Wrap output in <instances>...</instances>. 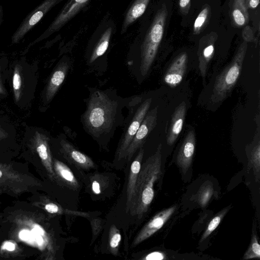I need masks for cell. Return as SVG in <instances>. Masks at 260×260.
<instances>
[{
  "instance_id": "d4e9b609",
  "label": "cell",
  "mask_w": 260,
  "mask_h": 260,
  "mask_svg": "<svg viewBox=\"0 0 260 260\" xmlns=\"http://www.w3.org/2000/svg\"><path fill=\"white\" fill-rule=\"evenodd\" d=\"M228 211V209L225 208L211 220L202 235L200 242L206 239L217 228Z\"/></svg>"
},
{
  "instance_id": "f35d334b",
  "label": "cell",
  "mask_w": 260,
  "mask_h": 260,
  "mask_svg": "<svg viewBox=\"0 0 260 260\" xmlns=\"http://www.w3.org/2000/svg\"><path fill=\"white\" fill-rule=\"evenodd\" d=\"M3 134H4V132L2 131V130L0 128V136L3 135Z\"/></svg>"
},
{
  "instance_id": "e575fe53",
  "label": "cell",
  "mask_w": 260,
  "mask_h": 260,
  "mask_svg": "<svg viewBox=\"0 0 260 260\" xmlns=\"http://www.w3.org/2000/svg\"><path fill=\"white\" fill-rule=\"evenodd\" d=\"M15 245L10 242H6L4 245V248L9 251L14 250L15 249Z\"/></svg>"
},
{
  "instance_id": "d6a6232c",
  "label": "cell",
  "mask_w": 260,
  "mask_h": 260,
  "mask_svg": "<svg viewBox=\"0 0 260 260\" xmlns=\"http://www.w3.org/2000/svg\"><path fill=\"white\" fill-rule=\"evenodd\" d=\"M20 238L23 240H28L31 237L30 233L27 230H23L19 234Z\"/></svg>"
},
{
  "instance_id": "6da1fadb",
  "label": "cell",
  "mask_w": 260,
  "mask_h": 260,
  "mask_svg": "<svg viewBox=\"0 0 260 260\" xmlns=\"http://www.w3.org/2000/svg\"><path fill=\"white\" fill-rule=\"evenodd\" d=\"M161 144L155 153L141 165L135 196L129 212L140 219L148 211L154 196V185L161 174Z\"/></svg>"
},
{
  "instance_id": "2e32d148",
  "label": "cell",
  "mask_w": 260,
  "mask_h": 260,
  "mask_svg": "<svg viewBox=\"0 0 260 260\" xmlns=\"http://www.w3.org/2000/svg\"><path fill=\"white\" fill-rule=\"evenodd\" d=\"M69 68V65L66 62L60 63L56 68L47 86L45 95L47 101L51 100L55 95L63 83Z\"/></svg>"
},
{
  "instance_id": "7c38bea8",
  "label": "cell",
  "mask_w": 260,
  "mask_h": 260,
  "mask_svg": "<svg viewBox=\"0 0 260 260\" xmlns=\"http://www.w3.org/2000/svg\"><path fill=\"white\" fill-rule=\"evenodd\" d=\"M60 144L62 153L71 163L85 170L94 167V162L90 157L77 150L68 141L62 140Z\"/></svg>"
},
{
  "instance_id": "8fae6325",
  "label": "cell",
  "mask_w": 260,
  "mask_h": 260,
  "mask_svg": "<svg viewBox=\"0 0 260 260\" xmlns=\"http://www.w3.org/2000/svg\"><path fill=\"white\" fill-rule=\"evenodd\" d=\"M143 155L144 149L141 147L138 154L131 165L126 187L125 207L126 213L129 212L130 206L135 196L137 181L141 168Z\"/></svg>"
},
{
  "instance_id": "277c9868",
  "label": "cell",
  "mask_w": 260,
  "mask_h": 260,
  "mask_svg": "<svg viewBox=\"0 0 260 260\" xmlns=\"http://www.w3.org/2000/svg\"><path fill=\"white\" fill-rule=\"evenodd\" d=\"M168 10L165 4L157 11L141 47L140 71L143 76L148 73L162 40Z\"/></svg>"
},
{
  "instance_id": "1f68e13d",
  "label": "cell",
  "mask_w": 260,
  "mask_h": 260,
  "mask_svg": "<svg viewBox=\"0 0 260 260\" xmlns=\"http://www.w3.org/2000/svg\"><path fill=\"white\" fill-rule=\"evenodd\" d=\"M92 189L93 192L96 194H99L101 193L100 185L97 181H93L92 182Z\"/></svg>"
},
{
  "instance_id": "d590c367",
  "label": "cell",
  "mask_w": 260,
  "mask_h": 260,
  "mask_svg": "<svg viewBox=\"0 0 260 260\" xmlns=\"http://www.w3.org/2000/svg\"><path fill=\"white\" fill-rule=\"evenodd\" d=\"M33 231L34 233L38 234H43V231L40 227H39L38 225H36Z\"/></svg>"
},
{
  "instance_id": "e0dca14e",
  "label": "cell",
  "mask_w": 260,
  "mask_h": 260,
  "mask_svg": "<svg viewBox=\"0 0 260 260\" xmlns=\"http://www.w3.org/2000/svg\"><path fill=\"white\" fill-rule=\"evenodd\" d=\"M231 10L232 20L235 26H242L248 22L246 0H232Z\"/></svg>"
},
{
  "instance_id": "ac0fdd59",
  "label": "cell",
  "mask_w": 260,
  "mask_h": 260,
  "mask_svg": "<svg viewBox=\"0 0 260 260\" xmlns=\"http://www.w3.org/2000/svg\"><path fill=\"white\" fill-rule=\"evenodd\" d=\"M150 0H136L128 11L122 25V32L141 17L146 10Z\"/></svg>"
},
{
  "instance_id": "7a4b0ae2",
  "label": "cell",
  "mask_w": 260,
  "mask_h": 260,
  "mask_svg": "<svg viewBox=\"0 0 260 260\" xmlns=\"http://www.w3.org/2000/svg\"><path fill=\"white\" fill-rule=\"evenodd\" d=\"M116 107L117 103L103 92H93L83 115L88 131L95 136L109 132L114 122Z\"/></svg>"
},
{
  "instance_id": "cb8c5ba5",
  "label": "cell",
  "mask_w": 260,
  "mask_h": 260,
  "mask_svg": "<svg viewBox=\"0 0 260 260\" xmlns=\"http://www.w3.org/2000/svg\"><path fill=\"white\" fill-rule=\"evenodd\" d=\"M121 238L119 230L114 225H112L109 230V243L111 252L114 255L117 254Z\"/></svg>"
},
{
  "instance_id": "d6986e66",
  "label": "cell",
  "mask_w": 260,
  "mask_h": 260,
  "mask_svg": "<svg viewBox=\"0 0 260 260\" xmlns=\"http://www.w3.org/2000/svg\"><path fill=\"white\" fill-rule=\"evenodd\" d=\"M54 167L57 174L65 185L74 189L79 187V183L72 170L63 162L56 160Z\"/></svg>"
},
{
  "instance_id": "44dd1931",
  "label": "cell",
  "mask_w": 260,
  "mask_h": 260,
  "mask_svg": "<svg viewBox=\"0 0 260 260\" xmlns=\"http://www.w3.org/2000/svg\"><path fill=\"white\" fill-rule=\"evenodd\" d=\"M35 137L36 140H37V142L38 144L37 147V151L39 155V156L43 160L47 162V164L49 165L50 168L52 171H53L52 170L51 167H50L51 158L48 145L47 138L38 132H36Z\"/></svg>"
},
{
  "instance_id": "30bf717a",
  "label": "cell",
  "mask_w": 260,
  "mask_h": 260,
  "mask_svg": "<svg viewBox=\"0 0 260 260\" xmlns=\"http://www.w3.org/2000/svg\"><path fill=\"white\" fill-rule=\"evenodd\" d=\"M188 56L185 52L178 55L167 70L164 81L171 87H175L182 80L186 72Z\"/></svg>"
},
{
  "instance_id": "5b68a950",
  "label": "cell",
  "mask_w": 260,
  "mask_h": 260,
  "mask_svg": "<svg viewBox=\"0 0 260 260\" xmlns=\"http://www.w3.org/2000/svg\"><path fill=\"white\" fill-rule=\"evenodd\" d=\"M157 113V107L148 111L124 153L123 158L130 160L136 151L142 147L147 137L156 125Z\"/></svg>"
},
{
  "instance_id": "7402d4cb",
  "label": "cell",
  "mask_w": 260,
  "mask_h": 260,
  "mask_svg": "<svg viewBox=\"0 0 260 260\" xmlns=\"http://www.w3.org/2000/svg\"><path fill=\"white\" fill-rule=\"evenodd\" d=\"M210 8L206 5L196 18L193 27V34H199L207 23L209 17Z\"/></svg>"
},
{
  "instance_id": "f546056e",
  "label": "cell",
  "mask_w": 260,
  "mask_h": 260,
  "mask_svg": "<svg viewBox=\"0 0 260 260\" xmlns=\"http://www.w3.org/2000/svg\"><path fill=\"white\" fill-rule=\"evenodd\" d=\"M191 0H179V7L180 13L186 15L190 7Z\"/></svg>"
},
{
  "instance_id": "484cf974",
  "label": "cell",
  "mask_w": 260,
  "mask_h": 260,
  "mask_svg": "<svg viewBox=\"0 0 260 260\" xmlns=\"http://www.w3.org/2000/svg\"><path fill=\"white\" fill-rule=\"evenodd\" d=\"M260 258V245L257 236L253 234L251 238L250 245L243 256V259Z\"/></svg>"
},
{
  "instance_id": "3957f363",
  "label": "cell",
  "mask_w": 260,
  "mask_h": 260,
  "mask_svg": "<svg viewBox=\"0 0 260 260\" xmlns=\"http://www.w3.org/2000/svg\"><path fill=\"white\" fill-rule=\"evenodd\" d=\"M247 49V42L239 46L230 63L217 77L211 94V100L218 103L224 100L231 92L240 75Z\"/></svg>"
},
{
  "instance_id": "52a82bcc",
  "label": "cell",
  "mask_w": 260,
  "mask_h": 260,
  "mask_svg": "<svg viewBox=\"0 0 260 260\" xmlns=\"http://www.w3.org/2000/svg\"><path fill=\"white\" fill-rule=\"evenodd\" d=\"M176 209V206H172L155 214L137 235L131 247L133 248L138 245L161 229L172 216Z\"/></svg>"
},
{
  "instance_id": "4fadbf2b",
  "label": "cell",
  "mask_w": 260,
  "mask_h": 260,
  "mask_svg": "<svg viewBox=\"0 0 260 260\" xmlns=\"http://www.w3.org/2000/svg\"><path fill=\"white\" fill-rule=\"evenodd\" d=\"M57 0H46L25 20L13 36V42H17L32 26L37 23L43 15L50 9Z\"/></svg>"
},
{
  "instance_id": "4dcf8cb0",
  "label": "cell",
  "mask_w": 260,
  "mask_h": 260,
  "mask_svg": "<svg viewBox=\"0 0 260 260\" xmlns=\"http://www.w3.org/2000/svg\"><path fill=\"white\" fill-rule=\"evenodd\" d=\"M165 258V255L162 252L154 251L147 255L144 259L147 260H161Z\"/></svg>"
},
{
  "instance_id": "4316f807",
  "label": "cell",
  "mask_w": 260,
  "mask_h": 260,
  "mask_svg": "<svg viewBox=\"0 0 260 260\" xmlns=\"http://www.w3.org/2000/svg\"><path fill=\"white\" fill-rule=\"evenodd\" d=\"M45 209L50 213H64L66 214H73L78 216H88L86 212L71 211L68 209H63L54 203H48L45 206Z\"/></svg>"
},
{
  "instance_id": "8992f818",
  "label": "cell",
  "mask_w": 260,
  "mask_h": 260,
  "mask_svg": "<svg viewBox=\"0 0 260 260\" xmlns=\"http://www.w3.org/2000/svg\"><path fill=\"white\" fill-rule=\"evenodd\" d=\"M151 103V99H147L136 111L117 149L116 154L119 160L123 158L124 153L148 112Z\"/></svg>"
},
{
  "instance_id": "9c48e42d",
  "label": "cell",
  "mask_w": 260,
  "mask_h": 260,
  "mask_svg": "<svg viewBox=\"0 0 260 260\" xmlns=\"http://www.w3.org/2000/svg\"><path fill=\"white\" fill-rule=\"evenodd\" d=\"M196 146V135L193 130L189 131L185 136L177 156L176 161L185 174L190 168Z\"/></svg>"
},
{
  "instance_id": "83f0119b",
  "label": "cell",
  "mask_w": 260,
  "mask_h": 260,
  "mask_svg": "<svg viewBox=\"0 0 260 260\" xmlns=\"http://www.w3.org/2000/svg\"><path fill=\"white\" fill-rule=\"evenodd\" d=\"M21 87V78L20 74L19 69L17 66H16L13 77V88L15 99L16 102H18L20 99Z\"/></svg>"
},
{
  "instance_id": "603a6c76",
  "label": "cell",
  "mask_w": 260,
  "mask_h": 260,
  "mask_svg": "<svg viewBox=\"0 0 260 260\" xmlns=\"http://www.w3.org/2000/svg\"><path fill=\"white\" fill-rule=\"evenodd\" d=\"M256 143L251 149L250 154L251 164L253 166L254 174L259 176L260 170V143L259 131L257 128L256 135Z\"/></svg>"
},
{
  "instance_id": "836d02e7",
  "label": "cell",
  "mask_w": 260,
  "mask_h": 260,
  "mask_svg": "<svg viewBox=\"0 0 260 260\" xmlns=\"http://www.w3.org/2000/svg\"><path fill=\"white\" fill-rule=\"evenodd\" d=\"M259 3V0H246L247 6L252 9L256 8Z\"/></svg>"
},
{
  "instance_id": "ba28073f",
  "label": "cell",
  "mask_w": 260,
  "mask_h": 260,
  "mask_svg": "<svg viewBox=\"0 0 260 260\" xmlns=\"http://www.w3.org/2000/svg\"><path fill=\"white\" fill-rule=\"evenodd\" d=\"M217 38V35L216 33L211 32L203 37L199 43L198 51L199 68L204 82L208 64L214 54L215 44Z\"/></svg>"
},
{
  "instance_id": "ffe728a7",
  "label": "cell",
  "mask_w": 260,
  "mask_h": 260,
  "mask_svg": "<svg viewBox=\"0 0 260 260\" xmlns=\"http://www.w3.org/2000/svg\"><path fill=\"white\" fill-rule=\"evenodd\" d=\"M112 28L111 27L107 28L103 34L92 52L89 61L90 63L105 53L109 46Z\"/></svg>"
},
{
  "instance_id": "ab89813d",
  "label": "cell",
  "mask_w": 260,
  "mask_h": 260,
  "mask_svg": "<svg viewBox=\"0 0 260 260\" xmlns=\"http://www.w3.org/2000/svg\"><path fill=\"white\" fill-rule=\"evenodd\" d=\"M2 175V171L0 170V177H1Z\"/></svg>"
},
{
  "instance_id": "9a60e30c",
  "label": "cell",
  "mask_w": 260,
  "mask_h": 260,
  "mask_svg": "<svg viewBox=\"0 0 260 260\" xmlns=\"http://www.w3.org/2000/svg\"><path fill=\"white\" fill-rule=\"evenodd\" d=\"M186 111L185 103L183 101L175 110L172 117L167 142L169 145H172L176 141L182 131Z\"/></svg>"
},
{
  "instance_id": "f1b7e54d",
  "label": "cell",
  "mask_w": 260,
  "mask_h": 260,
  "mask_svg": "<svg viewBox=\"0 0 260 260\" xmlns=\"http://www.w3.org/2000/svg\"><path fill=\"white\" fill-rule=\"evenodd\" d=\"M212 194L211 187H205L202 189L200 194V202L202 205L204 206L208 202Z\"/></svg>"
},
{
  "instance_id": "8d00e7d4",
  "label": "cell",
  "mask_w": 260,
  "mask_h": 260,
  "mask_svg": "<svg viewBox=\"0 0 260 260\" xmlns=\"http://www.w3.org/2000/svg\"><path fill=\"white\" fill-rule=\"evenodd\" d=\"M37 241L39 244H41L42 242V238L40 236H38L37 238Z\"/></svg>"
},
{
  "instance_id": "74e56055",
  "label": "cell",
  "mask_w": 260,
  "mask_h": 260,
  "mask_svg": "<svg viewBox=\"0 0 260 260\" xmlns=\"http://www.w3.org/2000/svg\"><path fill=\"white\" fill-rule=\"evenodd\" d=\"M4 92V89H3V87H2V86L1 85V84H0V93H3Z\"/></svg>"
},
{
  "instance_id": "5bb4252c",
  "label": "cell",
  "mask_w": 260,
  "mask_h": 260,
  "mask_svg": "<svg viewBox=\"0 0 260 260\" xmlns=\"http://www.w3.org/2000/svg\"><path fill=\"white\" fill-rule=\"evenodd\" d=\"M88 1L71 0L69 2L52 23L47 32L51 33L60 28L72 18Z\"/></svg>"
}]
</instances>
